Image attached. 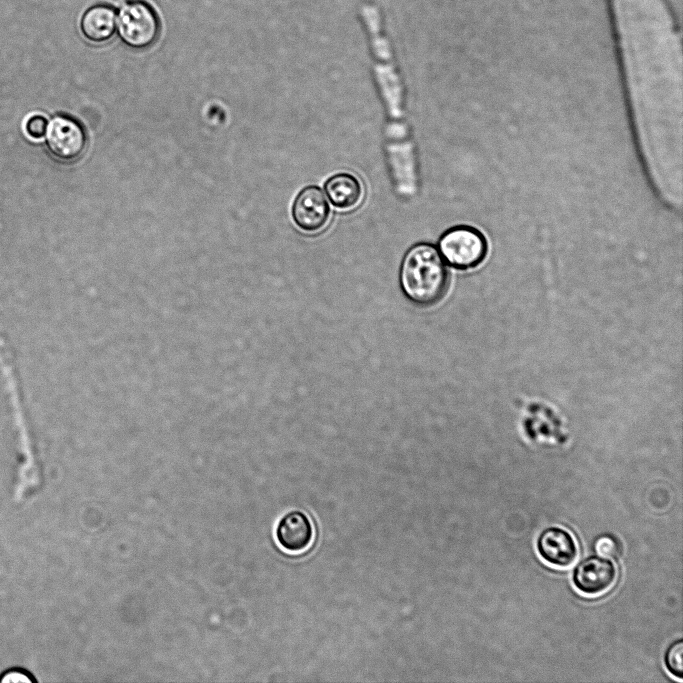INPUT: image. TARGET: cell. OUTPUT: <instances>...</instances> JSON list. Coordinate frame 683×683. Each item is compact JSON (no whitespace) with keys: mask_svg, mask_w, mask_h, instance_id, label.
Returning <instances> with one entry per match:
<instances>
[{"mask_svg":"<svg viewBox=\"0 0 683 683\" xmlns=\"http://www.w3.org/2000/svg\"><path fill=\"white\" fill-rule=\"evenodd\" d=\"M360 11L371 38L375 76L387 111V151L393 179L398 193L409 198L417 191V173L405 122L402 85L377 7L364 2Z\"/></svg>","mask_w":683,"mask_h":683,"instance_id":"cell-1","label":"cell"},{"mask_svg":"<svg viewBox=\"0 0 683 683\" xmlns=\"http://www.w3.org/2000/svg\"><path fill=\"white\" fill-rule=\"evenodd\" d=\"M449 274L438 249L430 243H417L405 254L400 268V285L414 304L430 306L445 294Z\"/></svg>","mask_w":683,"mask_h":683,"instance_id":"cell-2","label":"cell"},{"mask_svg":"<svg viewBox=\"0 0 683 683\" xmlns=\"http://www.w3.org/2000/svg\"><path fill=\"white\" fill-rule=\"evenodd\" d=\"M438 249L442 258L450 266L467 270L479 265L487 254V241L476 228L457 225L440 237Z\"/></svg>","mask_w":683,"mask_h":683,"instance_id":"cell-3","label":"cell"},{"mask_svg":"<svg viewBox=\"0 0 683 683\" xmlns=\"http://www.w3.org/2000/svg\"><path fill=\"white\" fill-rule=\"evenodd\" d=\"M118 32L121 39L129 46L144 48L156 40L159 34V21L147 4L131 2L120 10Z\"/></svg>","mask_w":683,"mask_h":683,"instance_id":"cell-4","label":"cell"},{"mask_svg":"<svg viewBox=\"0 0 683 683\" xmlns=\"http://www.w3.org/2000/svg\"><path fill=\"white\" fill-rule=\"evenodd\" d=\"M296 226L306 233L323 230L330 218V207L321 188L310 185L296 196L291 209Z\"/></svg>","mask_w":683,"mask_h":683,"instance_id":"cell-5","label":"cell"},{"mask_svg":"<svg viewBox=\"0 0 683 683\" xmlns=\"http://www.w3.org/2000/svg\"><path fill=\"white\" fill-rule=\"evenodd\" d=\"M46 140L49 151L62 161L75 160L86 145L82 127L66 116H56L48 123Z\"/></svg>","mask_w":683,"mask_h":683,"instance_id":"cell-6","label":"cell"},{"mask_svg":"<svg viewBox=\"0 0 683 683\" xmlns=\"http://www.w3.org/2000/svg\"><path fill=\"white\" fill-rule=\"evenodd\" d=\"M616 575V567L610 559L589 556L574 568L572 580L581 593L592 596L608 590L613 585Z\"/></svg>","mask_w":683,"mask_h":683,"instance_id":"cell-7","label":"cell"},{"mask_svg":"<svg viewBox=\"0 0 683 683\" xmlns=\"http://www.w3.org/2000/svg\"><path fill=\"white\" fill-rule=\"evenodd\" d=\"M275 537L283 550L289 553H301L313 542V524L303 511L291 510L279 519Z\"/></svg>","mask_w":683,"mask_h":683,"instance_id":"cell-8","label":"cell"},{"mask_svg":"<svg viewBox=\"0 0 683 683\" xmlns=\"http://www.w3.org/2000/svg\"><path fill=\"white\" fill-rule=\"evenodd\" d=\"M537 550L542 559L557 567H568L577 558L578 548L572 535L565 529L545 528L537 539Z\"/></svg>","mask_w":683,"mask_h":683,"instance_id":"cell-9","label":"cell"},{"mask_svg":"<svg viewBox=\"0 0 683 683\" xmlns=\"http://www.w3.org/2000/svg\"><path fill=\"white\" fill-rule=\"evenodd\" d=\"M330 203L340 210H351L363 199V186L360 180L350 173H337L324 184Z\"/></svg>","mask_w":683,"mask_h":683,"instance_id":"cell-10","label":"cell"},{"mask_svg":"<svg viewBox=\"0 0 683 683\" xmlns=\"http://www.w3.org/2000/svg\"><path fill=\"white\" fill-rule=\"evenodd\" d=\"M116 15L114 10L106 5H96L88 9L83 15L81 29L85 37L94 42L109 39L114 33Z\"/></svg>","mask_w":683,"mask_h":683,"instance_id":"cell-11","label":"cell"},{"mask_svg":"<svg viewBox=\"0 0 683 683\" xmlns=\"http://www.w3.org/2000/svg\"><path fill=\"white\" fill-rule=\"evenodd\" d=\"M664 663L668 672L678 678H683V640L678 639L666 649Z\"/></svg>","mask_w":683,"mask_h":683,"instance_id":"cell-12","label":"cell"},{"mask_svg":"<svg viewBox=\"0 0 683 683\" xmlns=\"http://www.w3.org/2000/svg\"><path fill=\"white\" fill-rule=\"evenodd\" d=\"M48 121L41 115H33L28 118L25 124V131L30 138L40 139L47 130Z\"/></svg>","mask_w":683,"mask_h":683,"instance_id":"cell-13","label":"cell"},{"mask_svg":"<svg viewBox=\"0 0 683 683\" xmlns=\"http://www.w3.org/2000/svg\"><path fill=\"white\" fill-rule=\"evenodd\" d=\"M595 550L596 553L602 557L611 558L617 555L619 547L617 541L613 537L603 535L595 542Z\"/></svg>","mask_w":683,"mask_h":683,"instance_id":"cell-14","label":"cell"},{"mask_svg":"<svg viewBox=\"0 0 683 683\" xmlns=\"http://www.w3.org/2000/svg\"><path fill=\"white\" fill-rule=\"evenodd\" d=\"M0 682L1 683H31L33 682V678L30 676L29 673L18 670V669H12L9 671H6L5 673L2 674L0 677Z\"/></svg>","mask_w":683,"mask_h":683,"instance_id":"cell-15","label":"cell"}]
</instances>
